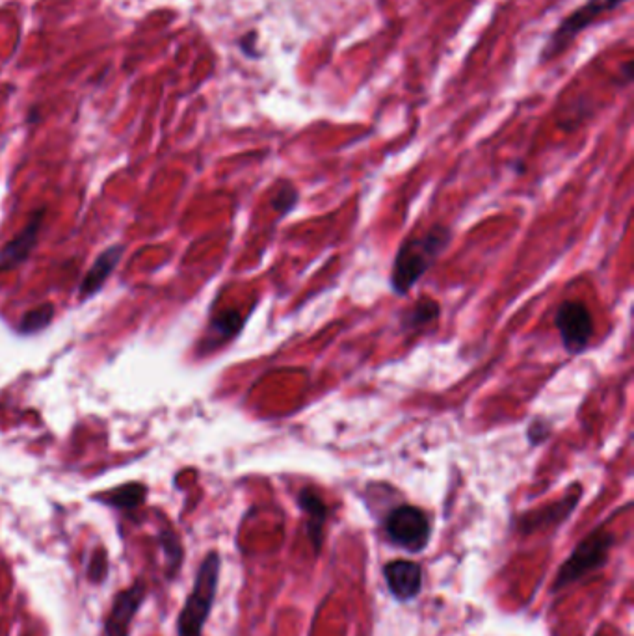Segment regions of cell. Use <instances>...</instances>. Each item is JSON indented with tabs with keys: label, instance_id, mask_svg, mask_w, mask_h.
<instances>
[{
	"label": "cell",
	"instance_id": "obj_1",
	"mask_svg": "<svg viewBox=\"0 0 634 636\" xmlns=\"http://www.w3.org/2000/svg\"><path fill=\"white\" fill-rule=\"evenodd\" d=\"M450 233L447 227H432L423 237L411 239L402 244L395 257V266L391 274L393 291L406 294L411 287L423 278L424 272L432 266L449 244Z\"/></svg>",
	"mask_w": 634,
	"mask_h": 636
},
{
	"label": "cell",
	"instance_id": "obj_2",
	"mask_svg": "<svg viewBox=\"0 0 634 636\" xmlns=\"http://www.w3.org/2000/svg\"><path fill=\"white\" fill-rule=\"evenodd\" d=\"M222 560L218 553H209L203 558L199 566L194 588L186 599L185 607L177 620V633L179 636H201L203 627L211 616L212 605L218 592V579H220Z\"/></svg>",
	"mask_w": 634,
	"mask_h": 636
},
{
	"label": "cell",
	"instance_id": "obj_3",
	"mask_svg": "<svg viewBox=\"0 0 634 636\" xmlns=\"http://www.w3.org/2000/svg\"><path fill=\"white\" fill-rule=\"evenodd\" d=\"M629 0H588L577 8L556 27L542 51L543 62H549L556 56L566 53L571 43L581 36L586 28L595 23L601 15L608 14Z\"/></svg>",
	"mask_w": 634,
	"mask_h": 636
},
{
	"label": "cell",
	"instance_id": "obj_4",
	"mask_svg": "<svg viewBox=\"0 0 634 636\" xmlns=\"http://www.w3.org/2000/svg\"><path fill=\"white\" fill-rule=\"evenodd\" d=\"M612 545H614V536L605 529L595 530L588 538H584L558 571L555 590L575 583L586 573L603 566L607 562Z\"/></svg>",
	"mask_w": 634,
	"mask_h": 636
},
{
	"label": "cell",
	"instance_id": "obj_5",
	"mask_svg": "<svg viewBox=\"0 0 634 636\" xmlns=\"http://www.w3.org/2000/svg\"><path fill=\"white\" fill-rule=\"evenodd\" d=\"M385 532L393 544L417 553L430 540V521L421 508L402 504L385 519Z\"/></svg>",
	"mask_w": 634,
	"mask_h": 636
},
{
	"label": "cell",
	"instance_id": "obj_6",
	"mask_svg": "<svg viewBox=\"0 0 634 636\" xmlns=\"http://www.w3.org/2000/svg\"><path fill=\"white\" fill-rule=\"evenodd\" d=\"M556 328L568 352H582L594 335V318L581 302H564L556 313Z\"/></svg>",
	"mask_w": 634,
	"mask_h": 636
},
{
	"label": "cell",
	"instance_id": "obj_7",
	"mask_svg": "<svg viewBox=\"0 0 634 636\" xmlns=\"http://www.w3.org/2000/svg\"><path fill=\"white\" fill-rule=\"evenodd\" d=\"M146 596L147 586L144 581H136L129 588L121 590L114 599L108 616H106L105 635L129 636L131 623L142 607V603L146 601Z\"/></svg>",
	"mask_w": 634,
	"mask_h": 636
},
{
	"label": "cell",
	"instance_id": "obj_8",
	"mask_svg": "<svg viewBox=\"0 0 634 636\" xmlns=\"http://www.w3.org/2000/svg\"><path fill=\"white\" fill-rule=\"evenodd\" d=\"M384 575L391 594L400 601L419 596L423 588V570L411 560H393L385 564Z\"/></svg>",
	"mask_w": 634,
	"mask_h": 636
},
{
	"label": "cell",
	"instance_id": "obj_9",
	"mask_svg": "<svg viewBox=\"0 0 634 636\" xmlns=\"http://www.w3.org/2000/svg\"><path fill=\"white\" fill-rule=\"evenodd\" d=\"M43 218H45V209L34 212L27 227L2 248V252H0V270H10V268H15V266L27 261L28 255L32 253L36 242H38V237H40Z\"/></svg>",
	"mask_w": 634,
	"mask_h": 636
},
{
	"label": "cell",
	"instance_id": "obj_10",
	"mask_svg": "<svg viewBox=\"0 0 634 636\" xmlns=\"http://www.w3.org/2000/svg\"><path fill=\"white\" fill-rule=\"evenodd\" d=\"M121 255H123V248L121 246H112V248H108L95 259V263L88 270L86 278L82 279V283H80V300L95 296L97 292L103 289L106 279L110 278V274L119 265Z\"/></svg>",
	"mask_w": 634,
	"mask_h": 636
},
{
	"label": "cell",
	"instance_id": "obj_11",
	"mask_svg": "<svg viewBox=\"0 0 634 636\" xmlns=\"http://www.w3.org/2000/svg\"><path fill=\"white\" fill-rule=\"evenodd\" d=\"M298 504L309 517L307 529H309V534L313 538V544L318 547L320 545V532H322V527H324L326 517H328V508H326L324 501L320 499L317 491L309 490V488L300 491Z\"/></svg>",
	"mask_w": 634,
	"mask_h": 636
},
{
	"label": "cell",
	"instance_id": "obj_12",
	"mask_svg": "<svg viewBox=\"0 0 634 636\" xmlns=\"http://www.w3.org/2000/svg\"><path fill=\"white\" fill-rule=\"evenodd\" d=\"M147 488L144 484H125L118 490L110 491L106 493L105 501L108 506H114L118 510H134L138 508L140 504L146 501Z\"/></svg>",
	"mask_w": 634,
	"mask_h": 636
},
{
	"label": "cell",
	"instance_id": "obj_13",
	"mask_svg": "<svg viewBox=\"0 0 634 636\" xmlns=\"http://www.w3.org/2000/svg\"><path fill=\"white\" fill-rule=\"evenodd\" d=\"M54 317V305L43 304L32 311H28L21 318L19 326H17V332L21 335H34V333H40L41 330H45Z\"/></svg>",
	"mask_w": 634,
	"mask_h": 636
},
{
	"label": "cell",
	"instance_id": "obj_14",
	"mask_svg": "<svg viewBox=\"0 0 634 636\" xmlns=\"http://www.w3.org/2000/svg\"><path fill=\"white\" fill-rule=\"evenodd\" d=\"M439 315V305L434 300H421L411 307L410 311H406V315L402 317V326L404 330H417L424 324L436 320Z\"/></svg>",
	"mask_w": 634,
	"mask_h": 636
},
{
	"label": "cell",
	"instance_id": "obj_15",
	"mask_svg": "<svg viewBox=\"0 0 634 636\" xmlns=\"http://www.w3.org/2000/svg\"><path fill=\"white\" fill-rule=\"evenodd\" d=\"M242 328V317L237 311H224L218 317L212 318L211 337L218 339L220 343L231 339L233 335H237L238 330Z\"/></svg>",
	"mask_w": 634,
	"mask_h": 636
},
{
	"label": "cell",
	"instance_id": "obj_16",
	"mask_svg": "<svg viewBox=\"0 0 634 636\" xmlns=\"http://www.w3.org/2000/svg\"><path fill=\"white\" fill-rule=\"evenodd\" d=\"M160 545H162V551L166 555L168 575L173 577L177 570L183 566V545L179 542L177 534H173L172 530L160 532Z\"/></svg>",
	"mask_w": 634,
	"mask_h": 636
},
{
	"label": "cell",
	"instance_id": "obj_17",
	"mask_svg": "<svg viewBox=\"0 0 634 636\" xmlns=\"http://www.w3.org/2000/svg\"><path fill=\"white\" fill-rule=\"evenodd\" d=\"M108 573V564H106L105 551H97L92 557V564H90V581L93 583H101L105 579V575Z\"/></svg>",
	"mask_w": 634,
	"mask_h": 636
},
{
	"label": "cell",
	"instance_id": "obj_18",
	"mask_svg": "<svg viewBox=\"0 0 634 636\" xmlns=\"http://www.w3.org/2000/svg\"><path fill=\"white\" fill-rule=\"evenodd\" d=\"M296 199H298L296 190L287 186V188H283L281 192H278V196L274 198V207H276L281 214H285V212L291 211L292 207H294Z\"/></svg>",
	"mask_w": 634,
	"mask_h": 636
}]
</instances>
